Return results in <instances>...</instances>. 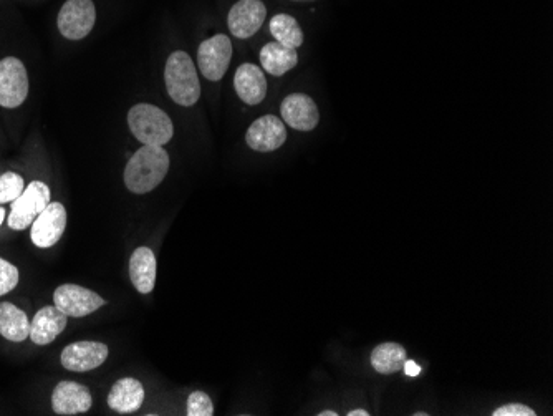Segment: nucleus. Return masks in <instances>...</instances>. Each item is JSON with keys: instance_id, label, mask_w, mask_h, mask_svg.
<instances>
[{"instance_id": "29", "label": "nucleus", "mask_w": 553, "mask_h": 416, "mask_svg": "<svg viewBox=\"0 0 553 416\" xmlns=\"http://www.w3.org/2000/svg\"><path fill=\"white\" fill-rule=\"evenodd\" d=\"M5 216H7V213H5L4 206H0V226L4 223Z\"/></svg>"}, {"instance_id": "15", "label": "nucleus", "mask_w": 553, "mask_h": 416, "mask_svg": "<svg viewBox=\"0 0 553 416\" xmlns=\"http://www.w3.org/2000/svg\"><path fill=\"white\" fill-rule=\"evenodd\" d=\"M68 317L58 309L57 305H47L30 320V340L35 345L45 347L58 339V335L67 329Z\"/></svg>"}, {"instance_id": "6", "label": "nucleus", "mask_w": 553, "mask_h": 416, "mask_svg": "<svg viewBox=\"0 0 553 416\" xmlns=\"http://www.w3.org/2000/svg\"><path fill=\"white\" fill-rule=\"evenodd\" d=\"M29 97V73L17 57L0 60V107L17 108Z\"/></svg>"}, {"instance_id": "22", "label": "nucleus", "mask_w": 553, "mask_h": 416, "mask_svg": "<svg viewBox=\"0 0 553 416\" xmlns=\"http://www.w3.org/2000/svg\"><path fill=\"white\" fill-rule=\"evenodd\" d=\"M270 34L274 39L284 47L289 49H299L303 44V32L300 29L299 22L287 14H277L270 19Z\"/></svg>"}, {"instance_id": "5", "label": "nucleus", "mask_w": 553, "mask_h": 416, "mask_svg": "<svg viewBox=\"0 0 553 416\" xmlns=\"http://www.w3.org/2000/svg\"><path fill=\"white\" fill-rule=\"evenodd\" d=\"M97 22L93 0H67L58 12L60 34L68 40H82L92 32Z\"/></svg>"}, {"instance_id": "10", "label": "nucleus", "mask_w": 553, "mask_h": 416, "mask_svg": "<svg viewBox=\"0 0 553 416\" xmlns=\"http://www.w3.org/2000/svg\"><path fill=\"white\" fill-rule=\"evenodd\" d=\"M108 355H110V350L105 344L82 340V342H73V344L67 345L62 350L60 362L68 372H92L106 362Z\"/></svg>"}, {"instance_id": "18", "label": "nucleus", "mask_w": 553, "mask_h": 416, "mask_svg": "<svg viewBox=\"0 0 553 416\" xmlns=\"http://www.w3.org/2000/svg\"><path fill=\"white\" fill-rule=\"evenodd\" d=\"M158 262L150 247H138L130 257L131 284L140 294H151L156 286Z\"/></svg>"}, {"instance_id": "16", "label": "nucleus", "mask_w": 553, "mask_h": 416, "mask_svg": "<svg viewBox=\"0 0 553 416\" xmlns=\"http://www.w3.org/2000/svg\"><path fill=\"white\" fill-rule=\"evenodd\" d=\"M146 392L143 383L133 377H125L111 387L108 393V407L116 413H135L143 407L145 402Z\"/></svg>"}, {"instance_id": "9", "label": "nucleus", "mask_w": 553, "mask_h": 416, "mask_svg": "<svg viewBox=\"0 0 553 416\" xmlns=\"http://www.w3.org/2000/svg\"><path fill=\"white\" fill-rule=\"evenodd\" d=\"M67 229V209L58 201H50L49 206L37 216L30 226V239L40 249L55 246Z\"/></svg>"}, {"instance_id": "27", "label": "nucleus", "mask_w": 553, "mask_h": 416, "mask_svg": "<svg viewBox=\"0 0 553 416\" xmlns=\"http://www.w3.org/2000/svg\"><path fill=\"white\" fill-rule=\"evenodd\" d=\"M403 368L408 377H418L419 373H421V367H419L418 363L414 362V360H408V358H406Z\"/></svg>"}, {"instance_id": "17", "label": "nucleus", "mask_w": 553, "mask_h": 416, "mask_svg": "<svg viewBox=\"0 0 553 416\" xmlns=\"http://www.w3.org/2000/svg\"><path fill=\"white\" fill-rule=\"evenodd\" d=\"M234 88L242 102L259 105L267 95V80L264 70L254 63H242L234 75Z\"/></svg>"}, {"instance_id": "3", "label": "nucleus", "mask_w": 553, "mask_h": 416, "mask_svg": "<svg viewBox=\"0 0 553 416\" xmlns=\"http://www.w3.org/2000/svg\"><path fill=\"white\" fill-rule=\"evenodd\" d=\"M128 126L143 145L164 146L173 140V120L161 108L150 103H138L128 112Z\"/></svg>"}, {"instance_id": "1", "label": "nucleus", "mask_w": 553, "mask_h": 416, "mask_svg": "<svg viewBox=\"0 0 553 416\" xmlns=\"http://www.w3.org/2000/svg\"><path fill=\"white\" fill-rule=\"evenodd\" d=\"M169 171V155L163 146L143 145L125 168V184L131 193H151L163 183Z\"/></svg>"}, {"instance_id": "7", "label": "nucleus", "mask_w": 553, "mask_h": 416, "mask_svg": "<svg viewBox=\"0 0 553 416\" xmlns=\"http://www.w3.org/2000/svg\"><path fill=\"white\" fill-rule=\"evenodd\" d=\"M106 300L98 296L97 292L77 284H63L53 292V305H57L67 317L82 319L87 315L100 310Z\"/></svg>"}, {"instance_id": "8", "label": "nucleus", "mask_w": 553, "mask_h": 416, "mask_svg": "<svg viewBox=\"0 0 553 416\" xmlns=\"http://www.w3.org/2000/svg\"><path fill=\"white\" fill-rule=\"evenodd\" d=\"M232 44L231 39L224 34H217L211 39L204 40L198 49L199 70L202 75L219 82L231 65Z\"/></svg>"}, {"instance_id": "4", "label": "nucleus", "mask_w": 553, "mask_h": 416, "mask_svg": "<svg viewBox=\"0 0 553 416\" xmlns=\"http://www.w3.org/2000/svg\"><path fill=\"white\" fill-rule=\"evenodd\" d=\"M50 201L52 193L49 186L44 181H32L12 203V209L7 216L9 228L14 231H25L30 228L37 216L49 206Z\"/></svg>"}, {"instance_id": "26", "label": "nucleus", "mask_w": 553, "mask_h": 416, "mask_svg": "<svg viewBox=\"0 0 553 416\" xmlns=\"http://www.w3.org/2000/svg\"><path fill=\"white\" fill-rule=\"evenodd\" d=\"M494 416H535L537 413L532 408L525 407L522 403H509L504 407L497 408L496 412L492 413Z\"/></svg>"}, {"instance_id": "31", "label": "nucleus", "mask_w": 553, "mask_h": 416, "mask_svg": "<svg viewBox=\"0 0 553 416\" xmlns=\"http://www.w3.org/2000/svg\"><path fill=\"white\" fill-rule=\"evenodd\" d=\"M297 2H310V0H297Z\"/></svg>"}, {"instance_id": "2", "label": "nucleus", "mask_w": 553, "mask_h": 416, "mask_svg": "<svg viewBox=\"0 0 553 416\" xmlns=\"http://www.w3.org/2000/svg\"><path fill=\"white\" fill-rule=\"evenodd\" d=\"M166 90L174 103L181 107H193L201 97V83L194 62L183 50L169 55L164 68Z\"/></svg>"}, {"instance_id": "12", "label": "nucleus", "mask_w": 553, "mask_h": 416, "mask_svg": "<svg viewBox=\"0 0 553 416\" xmlns=\"http://www.w3.org/2000/svg\"><path fill=\"white\" fill-rule=\"evenodd\" d=\"M267 7L262 0H239L232 5L227 24L237 39H249L259 32L265 22Z\"/></svg>"}, {"instance_id": "20", "label": "nucleus", "mask_w": 553, "mask_h": 416, "mask_svg": "<svg viewBox=\"0 0 553 416\" xmlns=\"http://www.w3.org/2000/svg\"><path fill=\"white\" fill-rule=\"evenodd\" d=\"M297 63H299L297 49H289L279 42L265 45L260 52V65L265 68V72L274 77H282L292 68L297 67Z\"/></svg>"}, {"instance_id": "21", "label": "nucleus", "mask_w": 553, "mask_h": 416, "mask_svg": "<svg viewBox=\"0 0 553 416\" xmlns=\"http://www.w3.org/2000/svg\"><path fill=\"white\" fill-rule=\"evenodd\" d=\"M406 358L408 355H406L404 347H401L400 344H393V342H386L373 350L371 367L375 368L378 373L390 375V373L400 372Z\"/></svg>"}, {"instance_id": "24", "label": "nucleus", "mask_w": 553, "mask_h": 416, "mask_svg": "<svg viewBox=\"0 0 553 416\" xmlns=\"http://www.w3.org/2000/svg\"><path fill=\"white\" fill-rule=\"evenodd\" d=\"M188 416H212L214 415V403L207 393L193 392L188 398V408H186Z\"/></svg>"}, {"instance_id": "25", "label": "nucleus", "mask_w": 553, "mask_h": 416, "mask_svg": "<svg viewBox=\"0 0 553 416\" xmlns=\"http://www.w3.org/2000/svg\"><path fill=\"white\" fill-rule=\"evenodd\" d=\"M19 281V269L12 262L0 257V297L14 291L15 287L19 286Z\"/></svg>"}, {"instance_id": "14", "label": "nucleus", "mask_w": 553, "mask_h": 416, "mask_svg": "<svg viewBox=\"0 0 553 416\" xmlns=\"http://www.w3.org/2000/svg\"><path fill=\"white\" fill-rule=\"evenodd\" d=\"M280 113H282V121L292 126L294 130L312 131L313 128H317L320 121L317 103L303 93H292L289 97H285L280 105Z\"/></svg>"}, {"instance_id": "19", "label": "nucleus", "mask_w": 553, "mask_h": 416, "mask_svg": "<svg viewBox=\"0 0 553 416\" xmlns=\"http://www.w3.org/2000/svg\"><path fill=\"white\" fill-rule=\"evenodd\" d=\"M0 335L20 344L30 335V319L24 310L10 302H0Z\"/></svg>"}, {"instance_id": "28", "label": "nucleus", "mask_w": 553, "mask_h": 416, "mask_svg": "<svg viewBox=\"0 0 553 416\" xmlns=\"http://www.w3.org/2000/svg\"><path fill=\"white\" fill-rule=\"evenodd\" d=\"M350 416H370V413L365 412V410H353V412L348 413Z\"/></svg>"}, {"instance_id": "23", "label": "nucleus", "mask_w": 553, "mask_h": 416, "mask_svg": "<svg viewBox=\"0 0 553 416\" xmlns=\"http://www.w3.org/2000/svg\"><path fill=\"white\" fill-rule=\"evenodd\" d=\"M25 189V181L19 173L9 171L0 176V206L14 203Z\"/></svg>"}, {"instance_id": "11", "label": "nucleus", "mask_w": 553, "mask_h": 416, "mask_svg": "<svg viewBox=\"0 0 553 416\" xmlns=\"http://www.w3.org/2000/svg\"><path fill=\"white\" fill-rule=\"evenodd\" d=\"M93 405L92 392L83 383L63 380L53 388V413L60 416H75L90 412Z\"/></svg>"}, {"instance_id": "30", "label": "nucleus", "mask_w": 553, "mask_h": 416, "mask_svg": "<svg viewBox=\"0 0 553 416\" xmlns=\"http://www.w3.org/2000/svg\"><path fill=\"white\" fill-rule=\"evenodd\" d=\"M338 413H335V412H322V413H318V416H337Z\"/></svg>"}, {"instance_id": "13", "label": "nucleus", "mask_w": 553, "mask_h": 416, "mask_svg": "<svg viewBox=\"0 0 553 416\" xmlns=\"http://www.w3.org/2000/svg\"><path fill=\"white\" fill-rule=\"evenodd\" d=\"M285 140H287L285 123L275 115H265L255 120L246 133L247 145L259 153L279 150Z\"/></svg>"}]
</instances>
